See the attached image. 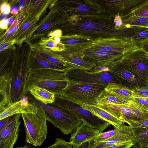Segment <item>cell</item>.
I'll return each mask as SVG.
<instances>
[{"label":"cell","mask_w":148,"mask_h":148,"mask_svg":"<svg viewBox=\"0 0 148 148\" xmlns=\"http://www.w3.org/2000/svg\"><path fill=\"white\" fill-rule=\"evenodd\" d=\"M114 16L102 13L69 16L65 25L69 34H81L94 39L102 38H122V27L117 28L114 22Z\"/></svg>","instance_id":"obj_1"},{"label":"cell","mask_w":148,"mask_h":148,"mask_svg":"<svg viewBox=\"0 0 148 148\" xmlns=\"http://www.w3.org/2000/svg\"><path fill=\"white\" fill-rule=\"evenodd\" d=\"M31 102L42 108L45 112L47 120L64 134L71 133L82 123L79 115L71 109L62 107L53 103L45 104L35 99L32 98Z\"/></svg>","instance_id":"obj_2"},{"label":"cell","mask_w":148,"mask_h":148,"mask_svg":"<svg viewBox=\"0 0 148 148\" xmlns=\"http://www.w3.org/2000/svg\"><path fill=\"white\" fill-rule=\"evenodd\" d=\"M64 73L40 66L31 67L28 77V86L36 85L45 88L56 95H59L67 84Z\"/></svg>","instance_id":"obj_3"},{"label":"cell","mask_w":148,"mask_h":148,"mask_svg":"<svg viewBox=\"0 0 148 148\" xmlns=\"http://www.w3.org/2000/svg\"><path fill=\"white\" fill-rule=\"evenodd\" d=\"M67 81L65 88L58 95L79 105H97V98L108 84H89Z\"/></svg>","instance_id":"obj_4"},{"label":"cell","mask_w":148,"mask_h":148,"mask_svg":"<svg viewBox=\"0 0 148 148\" xmlns=\"http://www.w3.org/2000/svg\"><path fill=\"white\" fill-rule=\"evenodd\" d=\"M38 106L36 113L21 114L25 131L26 141L36 147L40 146L42 144L47 134L45 112L42 108Z\"/></svg>","instance_id":"obj_5"},{"label":"cell","mask_w":148,"mask_h":148,"mask_svg":"<svg viewBox=\"0 0 148 148\" xmlns=\"http://www.w3.org/2000/svg\"><path fill=\"white\" fill-rule=\"evenodd\" d=\"M64 76L67 81L89 84H122L119 80L108 71L95 72L91 70L72 69L66 70Z\"/></svg>","instance_id":"obj_6"},{"label":"cell","mask_w":148,"mask_h":148,"mask_svg":"<svg viewBox=\"0 0 148 148\" xmlns=\"http://www.w3.org/2000/svg\"><path fill=\"white\" fill-rule=\"evenodd\" d=\"M130 37L102 38L94 39L82 48H92L108 51L116 52L125 56L140 48Z\"/></svg>","instance_id":"obj_7"},{"label":"cell","mask_w":148,"mask_h":148,"mask_svg":"<svg viewBox=\"0 0 148 148\" xmlns=\"http://www.w3.org/2000/svg\"><path fill=\"white\" fill-rule=\"evenodd\" d=\"M55 104L71 109L80 116L82 123L102 132L111 124L108 122L96 115L89 110L77 104L73 103L56 95Z\"/></svg>","instance_id":"obj_8"},{"label":"cell","mask_w":148,"mask_h":148,"mask_svg":"<svg viewBox=\"0 0 148 148\" xmlns=\"http://www.w3.org/2000/svg\"><path fill=\"white\" fill-rule=\"evenodd\" d=\"M146 53L140 47L127 54L120 60L127 69L148 84V60Z\"/></svg>","instance_id":"obj_9"},{"label":"cell","mask_w":148,"mask_h":148,"mask_svg":"<svg viewBox=\"0 0 148 148\" xmlns=\"http://www.w3.org/2000/svg\"><path fill=\"white\" fill-rule=\"evenodd\" d=\"M99 106L115 114L129 125L134 123L148 119V112L142 111L129 104H108Z\"/></svg>","instance_id":"obj_10"},{"label":"cell","mask_w":148,"mask_h":148,"mask_svg":"<svg viewBox=\"0 0 148 148\" xmlns=\"http://www.w3.org/2000/svg\"><path fill=\"white\" fill-rule=\"evenodd\" d=\"M101 13L114 16L125 14L144 0H94Z\"/></svg>","instance_id":"obj_11"},{"label":"cell","mask_w":148,"mask_h":148,"mask_svg":"<svg viewBox=\"0 0 148 148\" xmlns=\"http://www.w3.org/2000/svg\"><path fill=\"white\" fill-rule=\"evenodd\" d=\"M81 48L76 47H66L62 57L67 66L66 70H91L96 66L94 62L85 58L82 52Z\"/></svg>","instance_id":"obj_12"},{"label":"cell","mask_w":148,"mask_h":148,"mask_svg":"<svg viewBox=\"0 0 148 148\" xmlns=\"http://www.w3.org/2000/svg\"><path fill=\"white\" fill-rule=\"evenodd\" d=\"M81 50L85 58L94 62L97 66L108 67L114 62L121 59L125 56L117 52L92 48H82Z\"/></svg>","instance_id":"obj_13"},{"label":"cell","mask_w":148,"mask_h":148,"mask_svg":"<svg viewBox=\"0 0 148 148\" xmlns=\"http://www.w3.org/2000/svg\"><path fill=\"white\" fill-rule=\"evenodd\" d=\"M120 60L115 61L108 66V71L112 75L118 78L121 82H125L126 84L131 86V88L148 86V83L145 80L125 67Z\"/></svg>","instance_id":"obj_14"},{"label":"cell","mask_w":148,"mask_h":148,"mask_svg":"<svg viewBox=\"0 0 148 148\" xmlns=\"http://www.w3.org/2000/svg\"><path fill=\"white\" fill-rule=\"evenodd\" d=\"M38 107L29 102L26 95L21 100L12 104L8 105L0 110V120L15 114L29 113H36Z\"/></svg>","instance_id":"obj_15"},{"label":"cell","mask_w":148,"mask_h":148,"mask_svg":"<svg viewBox=\"0 0 148 148\" xmlns=\"http://www.w3.org/2000/svg\"><path fill=\"white\" fill-rule=\"evenodd\" d=\"M21 114L0 130V148H13L18 139Z\"/></svg>","instance_id":"obj_16"},{"label":"cell","mask_w":148,"mask_h":148,"mask_svg":"<svg viewBox=\"0 0 148 148\" xmlns=\"http://www.w3.org/2000/svg\"><path fill=\"white\" fill-rule=\"evenodd\" d=\"M80 106L108 122L114 128L125 132L132 131L129 126L126 125L119 117L97 104H82Z\"/></svg>","instance_id":"obj_17"},{"label":"cell","mask_w":148,"mask_h":148,"mask_svg":"<svg viewBox=\"0 0 148 148\" xmlns=\"http://www.w3.org/2000/svg\"><path fill=\"white\" fill-rule=\"evenodd\" d=\"M65 8L68 16L74 15L101 13L94 0H69L66 2Z\"/></svg>","instance_id":"obj_18"},{"label":"cell","mask_w":148,"mask_h":148,"mask_svg":"<svg viewBox=\"0 0 148 148\" xmlns=\"http://www.w3.org/2000/svg\"><path fill=\"white\" fill-rule=\"evenodd\" d=\"M101 133L82 123L71 133L69 142L75 148L84 143L93 141Z\"/></svg>","instance_id":"obj_19"},{"label":"cell","mask_w":148,"mask_h":148,"mask_svg":"<svg viewBox=\"0 0 148 148\" xmlns=\"http://www.w3.org/2000/svg\"><path fill=\"white\" fill-rule=\"evenodd\" d=\"M105 90L128 103L134 97L132 89L121 84H109Z\"/></svg>","instance_id":"obj_20"},{"label":"cell","mask_w":148,"mask_h":148,"mask_svg":"<svg viewBox=\"0 0 148 148\" xmlns=\"http://www.w3.org/2000/svg\"><path fill=\"white\" fill-rule=\"evenodd\" d=\"M28 89L34 98L42 103L48 104L55 102L56 95L45 88L32 85L29 86Z\"/></svg>","instance_id":"obj_21"},{"label":"cell","mask_w":148,"mask_h":148,"mask_svg":"<svg viewBox=\"0 0 148 148\" xmlns=\"http://www.w3.org/2000/svg\"><path fill=\"white\" fill-rule=\"evenodd\" d=\"M88 36L81 34H69L63 37L61 43L66 46L78 47L82 48L93 40Z\"/></svg>","instance_id":"obj_22"},{"label":"cell","mask_w":148,"mask_h":148,"mask_svg":"<svg viewBox=\"0 0 148 148\" xmlns=\"http://www.w3.org/2000/svg\"><path fill=\"white\" fill-rule=\"evenodd\" d=\"M97 105H102L112 104L127 105V102L103 90L97 98Z\"/></svg>","instance_id":"obj_23"},{"label":"cell","mask_w":148,"mask_h":148,"mask_svg":"<svg viewBox=\"0 0 148 148\" xmlns=\"http://www.w3.org/2000/svg\"><path fill=\"white\" fill-rule=\"evenodd\" d=\"M120 16L122 25L127 28L131 26L141 27L148 20V17H139L128 13Z\"/></svg>","instance_id":"obj_24"},{"label":"cell","mask_w":148,"mask_h":148,"mask_svg":"<svg viewBox=\"0 0 148 148\" xmlns=\"http://www.w3.org/2000/svg\"><path fill=\"white\" fill-rule=\"evenodd\" d=\"M132 141L134 148L148 147V129L133 136Z\"/></svg>","instance_id":"obj_25"},{"label":"cell","mask_w":148,"mask_h":148,"mask_svg":"<svg viewBox=\"0 0 148 148\" xmlns=\"http://www.w3.org/2000/svg\"><path fill=\"white\" fill-rule=\"evenodd\" d=\"M128 104L143 112H148V98L133 97Z\"/></svg>","instance_id":"obj_26"},{"label":"cell","mask_w":148,"mask_h":148,"mask_svg":"<svg viewBox=\"0 0 148 148\" xmlns=\"http://www.w3.org/2000/svg\"><path fill=\"white\" fill-rule=\"evenodd\" d=\"M127 13L139 17H148V0L144 1Z\"/></svg>","instance_id":"obj_27"},{"label":"cell","mask_w":148,"mask_h":148,"mask_svg":"<svg viewBox=\"0 0 148 148\" xmlns=\"http://www.w3.org/2000/svg\"><path fill=\"white\" fill-rule=\"evenodd\" d=\"M130 38L132 41L140 47L148 42V29L137 32Z\"/></svg>","instance_id":"obj_28"},{"label":"cell","mask_w":148,"mask_h":148,"mask_svg":"<svg viewBox=\"0 0 148 148\" xmlns=\"http://www.w3.org/2000/svg\"><path fill=\"white\" fill-rule=\"evenodd\" d=\"M129 126L132 130L133 136H134L148 129V119L133 123Z\"/></svg>","instance_id":"obj_29"},{"label":"cell","mask_w":148,"mask_h":148,"mask_svg":"<svg viewBox=\"0 0 148 148\" xmlns=\"http://www.w3.org/2000/svg\"><path fill=\"white\" fill-rule=\"evenodd\" d=\"M121 131H122L118 129L114 128L113 130H110L103 132H101L94 139L93 141V143H96L106 141L112 137L118 132Z\"/></svg>","instance_id":"obj_30"},{"label":"cell","mask_w":148,"mask_h":148,"mask_svg":"<svg viewBox=\"0 0 148 148\" xmlns=\"http://www.w3.org/2000/svg\"><path fill=\"white\" fill-rule=\"evenodd\" d=\"M131 89L134 97L148 98V86L135 87Z\"/></svg>","instance_id":"obj_31"},{"label":"cell","mask_w":148,"mask_h":148,"mask_svg":"<svg viewBox=\"0 0 148 148\" xmlns=\"http://www.w3.org/2000/svg\"><path fill=\"white\" fill-rule=\"evenodd\" d=\"M36 61L39 66L42 67L54 69L65 72V70L61 67L51 63L48 61L39 57L36 58Z\"/></svg>","instance_id":"obj_32"},{"label":"cell","mask_w":148,"mask_h":148,"mask_svg":"<svg viewBox=\"0 0 148 148\" xmlns=\"http://www.w3.org/2000/svg\"><path fill=\"white\" fill-rule=\"evenodd\" d=\"M45 148H73L69 142L59 138L56 139L54 143L50 146Z\"/></svg>","instance_id":"obj_33"},{"label":"cell","mask_w":148,"mask_h":148,"mask_svg":"<svg viewBox=\"0 0 148 148\" xmlns=\"http://www.w3.org/2000/svg\"><path fill=\"white\" fill-rule=\"evenodd\" d=\"M21 114H15L0 120V130L14 121Z\"/></svg>","instance_id":"obj_34"},{"label":"cell","mask_w":148,"mask_h":148,"mask_svg":"<svg viewBox=\"0 0 148 148\" xmlns=\"http://www.w3.org/2000/svg\"><path fill=\"white\" fill-rule=\"evenodd\" d=\"M133 146L132 142L130 141L114 145L107 148H130Z\"/></svg>","instance_id":"obj_35"},{"label":"cell","mask_w":148,"mask_h":148,"mask_svg":"<svg viewBox=\"0 0 148 148\" xmlns=\"http://www.w3.org/2000/svg\"><path fill=\"white\" fill-rule=\"evenodd\" d=\"M114 22L117 28L120 29L122 27L123 22L121 17L119 14H117L114 16Z\"/></svg>","instance_id":"obj_36"},{"label":"cell","mask_w":148,"mask_h":148,"mask_svg":"<svg viewBox=\"0 0 148 148\" xmlns=\"http://www.w3.org/2000/svg\"><path fill=\"white\" fill-rule=\"evenodd\" d=\"M1 11L5 14H8L10 11L9 5L6 3H4L1 6Z\"/></svg>","instance_id":"obj_37"},{"label":"cell","mask_w":148,"mask_h":148,"mask_svg":"<svg viewBox=\"0 0 148 148\" xmlns=\"http://www.w3.org/2000/svg\"><path fill=\"white\" fill-rule=\"evenodd\" d=\"M91 142L88 141L81 144L75 148H91Z\"/></svg>","instance_id":"obj_38"},{"label":"cell","mask_w":148,"mask_h":148,"mask_svg":"<svg viewBox=\"0 0 148 148\" xmlns=\"http://www.w3.org/2000/svg\"><path fill=\"white\" fill-rule=\"evenodd\" d=\"M50 26V24L48 23H45L38 30L37 32H39L43 30H47L49 27Z\"/></svg>","instance_id":"obj_39"},{"label":"cell","mask_w":148,"mask_h":148,"mask_svg":"<svg viewBox=\"0 0 148 148\" xmlns=\"http://www.w3.org/2000/svg\"><path fill=\"white\" fill-rule=\"evenodd\" d=\"M62 32L61 30L60 29L57 30L53 32L51 35L53 37H60L62 36Z\"/></svg>","instance_id":"obj_40"},{"label":"cell","mask_w":148,"mask_h":148,"mask_svg":"<svg viewBox=\"0 0 148 148\" xmlns=\"http://www.w3.org/2000/svg\"><path fill=\"white\" fill-rule=\"evenodd\" d=\"M8 24L6 20H2L0 22V27L2 29H6L7 27Z\"/></svg>","instance_id":"obj_41"},{"label":"cell","mask_w":148,"mask_h":148,"mask_svg":"<svg viewBox=\"0 0 148 148\" xmlns=\"http://www.w3.org/2000/svg\"><path fill=\"white\" fill-rule=\"evenodd\" d=\"M11 13L13 14H16L18 13V9L17 6H14L11 8Z\"/></svg>","instance_id":"obj_42"},{"label":"cell","mask_w":148,"mask_h":148,"mask_svg":"<svg viewBox=\"0 0 148 148\" xmlns=\"http://www.w3.org/2000/svg\"><path fill=\"white\" fill-rule=\"evenodd\" d=\"M19 7L20 10L23 8L25 5V1L21 0L19 1Z\"/></svg>","instance_id":"obj_43"},{"label":"cell","mask_w":148,"mask_h":148,"mask_svg":"<svg viewBox=\"0 0 148 148\" xmlns=\"http://www.w3.org/2000/svg\"><path fill=\"white\" fill-rule=\"evenodd\" d=\"M10 15L9 14H5L3 13L1 15V18L3 20H6L7 19L9 18Z\"/></svg>","instance_id":"obj_44"},{"label":"cell","mask_w":148,"mask_h":148,"mask_svg":"<svg viewBox=\"0 0 148 148\" xmlns=\"http://www.w3.org/2000/svg\"><path fill=\"white\" fill-rule=\"evenodd\" d=\"M8 45V44L6 43H3L1 44L0 46V50L1 51L6 48Z\"/></svg>","instance_id":"obj_45"},{"label":"cell","mask_w":148,"mask_h":148,"mask_svg":"<svg viewBox=\"0 0 148 148\" xmlns=\"http://www.w3.org/2000/svg\"><path fill=\"white\" fill-rule=\"evenodd\" d=\"M8 24H12L14 21V18H10L6 20Z\"/></svg>","instance_id":"obj_46"},{"label":"cell","mask_w":148,"mask_h":148,"mask_svg":"<svg viewBox=\"0 0 148 148\" xmlns=\"http://www.w3.org/2000/svg\"><path fill=\"white\" fill-rule=\"evenodd\" d=\"M140 47L144 49L146 52L148 51V42L142 46Z\"/></svg>","instance_id":"obj_47"},{"label":"cell","mask_w":148,"mask_h":148,"mask_svg":"<svg viewBox=\"0 0 148 148\" xmlns=\"http://www.w3.org/2000/svg\"><path fill=\"white\" fill-rule=\"evenodd\" d=\"M31 24L32 23H24L22 27V29L24 30L25 29Z\"/></svg>","instance_id":"obj_48"},{"label":"cell","mask_w":148,"mask_h":148,"mask_svg":"<svg viewBox=\"0 0 148 148\" xmlns=\"http://www.w3.org/2000/svg\"><path fill=\"white\" fill-rule=\"evenodd\" d=\"M60 41V37H56L54 39V43L56 45L60 43L59 42Z\"/></svg>","instance_id":"obj_49"},{"label":"cell","mask_w":148,"mask_h":148,"mask_svg":"<svg viewBox=\"0 0 148 148\" xmlns=\"http://www.w3.org/2000/svg\"><path fill=\"white\" fill-rule=\"evenodd\" d=\"M14 27H13V26H12L11 27L8 31L7 33H6V35H9L12 33V31Z\"/></svg>","instance_id":"obj_50"},{"label":"cell","mask_w":148,"mask_h":148,"mask_svg":"<svg viewBox=\"0 0 148 148\" xmlns=\"http://www.w3.org/2000/svg\"><path fill=\"white\" fill-rule=\"evenodd\" d=\"M15 148H34L29 145H25L24 146Z\"/></svg>","instance_id":"obj_51"},{"label":"cell","mask_w":148,"mask_h":148,"mask_svg":"<svg viewBox=\"0 0 148 148\" xmlns=\"http://www.w3.org/2000/svg\"><path fill=\"white\" fill-rule=\"evenodd\" d=\"M18 26H14L13 29V30L12 32V33L14 32L18 29Z\"/></svg>","instance_id":"obj_52"},{"label":"cell","mask_w":148,"mask_h":148,"mask_svg":"<svg viewBox=\"0 0 148 148\" xmlns=\"http://www.w3.org/2000/svg\"><path fill=\"white\" fill-rule=\"evenodd\" d=\"M38 1H36V2L34 3L33 4L34 7V6H36L38 4V3L40 1H39L38 2Z\"/></svg>","instance_id":"obj_53"},{"label":"cell","mask_w":148,"mask_h":148,"mask_svg":"<svg viewBox=\"0 0 148 148\" xmlns=\"http://www.w3.org/2000/svg\"><path fill=\"white\" fill-rule=\"evenodd\" d=\"M146 55L147 57L148 60V51L146 52Z\"/></svg>","instance_id":"obj_54"},{"label":"cell","mask_w":148,"mask_h":148,"mask_svg":"<svg viewBox=\"0 0 148 148\" xmlns=\"http://www.w3.org/2000/svg\"><path fill=\"white\" fill-rule=\"evenodd\" d=\"M146 148H148V147H146Z\"/></svg>","instance_id":"obj_55"}]
</instances>
